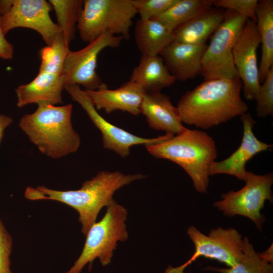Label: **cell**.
<instances>
[{"label":"cell","instance_id":"obj_1","mask_svg":"<svg viewBox=\"0 0 273 273\" xmlns=\"http://www.w3.org/2000/svg\"><path fill=\"white\" fill-rule=\"evenodd\" d=\"M239 78L204 80L183 95L177 105L181 122L209 129L247 113Z\"/></svg>","mask_w":273,"mask_h":273},{"label":"cell","instance_id":"obj_2","mask_svg":"<svg viewBox=\"0 0 273 273\" xmlns=\"http://www.w3.org/2000/svg\"><path fill=\"white\" fill-rule=\"evenodd\" d=\"M144 177L145 175L141 173L124 174L119 171H102L91 179L85 181L78 190L59 191L44 186L35 188L28 186L24 196L30 200H55L72 207L78 213L81 231L86 236L96 222L101 209L114 200V193L121 187Z\"/></svg>","mask_w":273,"mask_h":273},{"label":"cell","instance_id":"obj_3","mask_svg":"<svg viewBox=\"0 0 273 273\" xmlns=\"http://www.w3.org/2000/svg\"><path fill=\"white\" fill-rule=\"evenodd\" d=\"M73 105L41 102L36 110L20 119L19 127L44 155L58 159L76 152L80 138L72 124Z\"/></svg>","mask_w":273,"mask_h":273},{"label":"cell","instance_id":"obj_4","mask_svg":"<svg viewBox=\"0 0 273 273\" xmlns=\"http://www.w3.org/2000/svg\"><path fill=\"white\" fill-rule=\"evenodd\" d=\"M145 147L153 157L179 165L192 178L197 192H207L209 168L217 157L215 141L207 133L186 128L176 136Z\"/></svg>","mask_w":273,"mask_h":273},{"label":"cell","instance_id":"obj_5","mask_svg":"<svg viewBox=\"0 0 273 273\" xmlns=\"http://www.w3.org/2000/svg\"><path fill=\"white\" fill-rule=\"evenodd\" d=\"M127 216L126 209L113 200L107 206L101 220L89 229L80 256L65 273H81L87 264L91 265L97 258L103 266L110 264L118 242L128 239L125 224Z\"/></svg>","mask_w":273,"mask_h":273},{"label":"cell","instance_id":"obj_6","mask_svg":"<svg viewBox=\"0 0 273 273\" xmlns=\"http://www.w3.org/2000/svg\"><path fill=\"white\" fill-rule=\"evenodd\" d=\"M136 15L130 0H84L77 29L88 43L107 32L128 40Z\"/></svg>","mask_w":273,"mask_h":273},{"label":"cell","instance_id":"obj_7","mask_svg":"<svg viewBox=\"0 0 273 273\" xmlns=\"http://www.w3.org/2000/svg\"><path fill=\"white\" fill-rule=\"evenodd\" d=\"M248 19L234 11L226 10L224 18L213 33L202 60L199 74L204 80L239 78L232 51Z\"/></svg>","mask_w":273,"mask_h":273},{"label":"cell","instance_id":"obj_8","mask_svg":"<svg viewBox=\"0 0 273 273\" xmlns=\"http://www.w3.org/2000/svg\"><path fill=\"white\" fill-rule=\"evenodd\" d=\"M53 8L46 0H1V25L6 35L13 29L27 28L36 31L47 46L61 33L50 13Z\"/></svg>","mask_w":273,"mask_h":273},{"label":"cell","instance_id":"obj_9","mask_svg":"<svg viewBox=\"0 0 273 273\" xmlns=\"http://www.w3.org/2000/svg\"><path fill=\"white\" fill-rule=\"evenodd\" d=\"M245 181V185L240 190L222 194V200L214 202V206L229 217L240 215L249 218L261 231L265 217L260 210L265 200L272 202L273 174L257 175L248 171Z\"/></svg>","mask_w":273,"mask_h":273},{"label":"cell","instance_id":"obj_10","mask_svg":"<svg viewBox=\"0 0 273 273\" xmlns=\"http://www.w3.org/2000/svg\"><path fill=\"white\" fill-rule=\"evenodd\" d=\"M187 234L195 245L192 257L182 265L169 266L165 273H184L185 269L199 257L215 259L229 267L235 265L243 254V238L235 229L221 227L211 230L208 236L202 234L194 226H190Z\"/></svg>","mask_w":273,"mask_h":273},{"label":"cell","instance_id":"obj_11","mask_svg":"<svg viewBox=\"0 0 273 273\" xmlns=\"http://www.w3.org/2000/svg\"><path fill=\"white\" fill-rule=\"evenodd\" d=\"M122 39L120 36L107 32L80 50H70L62 73L66 86L76 84L83 86L86 90L97 89L103 83L96 71L99 54L105 48L119 47Z\"/></svg>","mask_w":273,"mask_h":273},{"label":"cell","instance_id":"obj_12","mask_svg":"<svg viewBox=\"0 0 273 273\" xmlns=\"http://www.w3.org/2000/svg\"><path fill=\"white\" fill-rule=\"evenodd\" d=\"M65 89L72 99L85 110L94 124L102 134L103 147L113 150L124 158L130 154V148L135 145H149L168 140L173 135L166 133L154 138H145L133 134L110 123L98 112L85 90L76 84L69 85Z\"/></svg>","mask_w":273,"mask_h":273},{"label":"cell","instance_id":"obj_13","mask_svg":"<svg viewBox=\"0 0 273 273\" xmlns=\"http://www.w3.org/2000/svg\"><path fill=\"white\" fill-rule=\"evenodd\" d=\"M260 43L256 21L248 19L233 49V62L242 82L244 96L248 101L255 100L259 90L257 50Z\"/></svg>","mask_w":273,"mask_h":273},{"label":"cell","instance_id":"obj_14","mask_svg":"<svg viewBox=\"0 0 273 273\" xmlns=\"http://www.w3.org/2000/svg\"><path fill=\"white\" fill-rule=\"evenodd\" d=\"M240 119L243 123V132L240 146L226 159L212 162L209 168V175L228 174L245 181L248 173L245 168L246 163L256 154L272 148V144L263 143L254 135L253 128L256 121L250 113H246L240 116Z\"/></svg>","mask_w":273,"mask_h":273},{"label":"cell","instance_id":"obj_15","mask_svg":"<svg viewBox=\"0 0 273 273\" xmlns=\"http://www.w3.org/2000/svg\"><path fill=\"white\" fill-rule=\"evenodd\" d=\"M84 90L97 111L104 110L110 113L121 110L135 116L141 113V106L146 94L141 86L129 80L115 89L109 88L103 82L96 90Z\"/></svg>","mask_w":273,"mask_h":273},{"label":"cell","instance_id":"obj_16","mask_svg":"<svg viewBox=\"0 0 273 273\" xmlns=\"http://www.w3.org/2000/svg\"><path fill=\"white\" fill-rule=\"evenodd\" d=\"M206 43L192 44L172 41L160 53L176 80L184 81L200 74Z\"/></svg>","mask_w":273,"mask_h":273},{"label":"cell","instance_id":"obj_17","mask_svg":"<svg viewBox=\"0 0 273 273\" xmlns=\"http://www.w3.org/2000/svg\"><path fill=\"white\" fill-rule=\"evenodd\" d=\"M150 127L174 135L185 127L181 122L178 110L169 97L161 92L146 93L140 109Z\"/></svg>","mask_w":273,"mask_h":273},{"label":"cell","instance_id":"obj_18","mask_svg":"<svg viewBox=\"0 0 273 273\" xmlns=\"http://www.w3.org/2000/svg\"><path fill=\"white\" fill-rule=\"evenodd\" d=\"M66 86L63 75L38 71L30 82L15 89L17 106L45 102L55 105L63 103L62 92Z\"/></svg>","mask_w":273,"mask_h":273},{"label":"cell","instance_id":"obj_19","mask_svg":"<svg viewBox=\"0 0 273 273\" xmlns=\"http://www.w3.org/2000/svg\"><path fill=\"white\" fill-rule=\"evenodd\" d=\"M225 13L222 9L215 7L204 9L172 32L173 41L205 44L223 21Z\"/></svg>","mask_w":273,"mask_h":273},{"label":"cell","instance_id":"obj_20","mask_svg":"<svg viewBox=\"0 0 273 273\" xmlns=\"http://www.w3.org/2000/svg\"><path fill=\"white\" fill-rule=\"evenodd\" d=\"M129 80L139 84L146 93H151L161 92L172 85L176 79L160 55H142Z\"/></svg>","mask_w":273,"mask_h":273},{"label":"cell","instance_id":"obj_21","mask_svg":"<svg viewBox=\"0 0 273 273\" xmlns=\"http://www.w3.org/2000/svg\"><path fill=\"white\" fill-rule=\"evenodd\" d=\"M135 40L144 56H156L173 41L172 31L160 22L138 19L134 28Z\"/></svg>","mask_w":273,"mask_h":273},{"label":"cell","instance_id":"obj_22","mask_svg":"<svg viewBox=\"0 0 273 273\" xmlns=\"http://www.w3.org/2000/svg\"><path fill=\"white\" fill-rule=\"evenodd\" d=\"M256 16L262 45L261 58L258 68L259 81L262 83L273 66V1H258Z\"/></svg>","mask_w":273,"mask_h":273},{"label":"cell","instance_id":"obj_23","mask_svg":"<svg viewBox=\"0 0 273 273\" xmlns=\"http://www.w3.org/2000/svg\"><path fill=\"white\" fill-rule=\"evenodd\" d=\"M214 0H177L164 13L153 20L171 31L184 24L204 9L212 7Z\"/></svg>","mask_w":273,"mask_h":273},{"label":"cell","instance_id":"obj_24","mask_svg":"<svg viewBox=\"0 0 273 273\" xmlns=\"http://www.w3.org/2000/svg\"><path fill=\"white\" fill-rule=\"evenodd\" d=\"M49 2L55 11L56 24L69 45L75 37L84 0H49Z\"/></svg>","mask_w":273,"mask_h":273},{"label":"cell","instance_id":"obj_25","mask_svg":"<svg viewBox=\"0 0 273 273\" xmlns=\"http://www.w3.org/2000/svg\"><path fill=\"white\" fill-rule=\"evenodd\" d=\"M243 240V254L235 265L229 268L209 266L206 269L220 273H273L272 263L255 252L248 238Z\"/></svg>","mask_w":273,"mask_h":273},{"label":"cell","instance_id":"obj_26","mask_svg":"<svg viewBox=\"0 0 273 273\" xmlns=\"http://www.w3.org/2000/svg\"><path fill=\"white\" fill-rule=\"evenodd\" d=\"M69 51V45L61 33L51 45L40 50L41 63L38 71L62 75L64 63Z\"/></svg>","mask_w":273,"mask_h":273},{"label":"cell","instance_id":"obj_27","mask_svg":"<svg viewBox=\"0 0 273 273\" xmlns=\"http://www.w3.org/2000/svg\"><path fill=\"white\" fill-rule=\"evenodd\" d=\"M262 83L255 99L256 114L260 118L273 114V66Z\"/></svg>","mask_w":273,"mask_h":273},{"label":"cell","instance_id":"obj_28","mask_svg":"<svg viewBox=\"0 0 273 273\" xmlns=\"http://www.w3.org/2000/svg\"><path fill=\"white\" fill-rule=\"evenodd\" d=\"M136 14L143 20H151L164 13L177 0H130Z\"/></svg>","mask_w":273,"mask_h":273},{"label":"cell","instance_id":"obj_29","mask_svg":"<svg viewBox=\"0 0 273 273\" xmlns=\"http://www.w3.org/2000/svg\"><path fill=\"white\" fill-rule=\"evenodd\" d=\"M258 0H214L213 6L218 9L233 10L248 19L256 21Z\"/></svg>","mask_w":273,"mask_h":273},{"label":"cell","instance_id":"obj_30","mask_svg":"<svg viewBox=\"0 0 273 273\" xmlns=\"http://www.w3.org/2000/svg\"><path fill=\"white\" fill-rule=\"evenodd\" d=\"M12 245V237L0 219V273H12L10 268Z\"/></svg>","mask_w":273,"mask_h":273},{"label":"cell","instance_id":"obj_31","mask_svg":"<svg viewBox=\"0 0 273 273\" xmlns=\"http://www.w3.org/2000/svg\"><path fill=\"white\" fill-rule=\"evenodd\" d=\"M1 25L0 16V58L11 60L14 56V46L5 37Z\"/></svg>","mask_w":273,"mask_h":273},{"label":"cell","instance_id":"obj_32","mask_svg":"<svg viewBox=\"0 0 273 273\" xmlns=\"http://www.w3.org/2000/svg\"><path fill=\"white\" fill-rule=\"evenodd\" d=\"M13 122L12 118L5 114H0V144L6 129Z\"/></svg>","mask_w":273,"mask_h":273},{"label":"cell","instance_id":"obj_33","mask_svg":"<svg viewBox=\"0 0 273 273\" xmlns=\"http://www.w3.org/2000/svg\"><path fill=\"white\" fill-rule=\"evenodd\" d=\"M259 255L262 258L272 263V246Z\"/></svg>","mask_w":273,"mask_h":273}]
</instances>
